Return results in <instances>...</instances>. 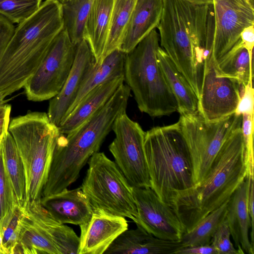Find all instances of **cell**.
<instances>
[{"label":"cell","instance_id":"cell-1","mask_svg":"<svg viewBox=\"0 0 254 254\" xmlns=\"http://www.w3.org/2000/svg\"><path fill=\"white\" fill-rule=\"evenodd\" d=\"M157 28L161 47L198 98L204 61L212 52V5L164 0Z\"/></svg>","mask_w":254,"mask_h":254},{"label":"cell","instance_id":"cell-2","mask_svg":"<svg viewBox=\"0 0 254 254\" xmlns=\"http://www.w3.org/2000/svg\"><path fill=\"white\" fill-rule=\"evenodd\" d=\"M130 96V89L124 83L103 107L76 129L66 135L60 133L43 196L60 192L77 180L90 157L99 152L116 119L126 112Z\"/></svg>","mask_w":254,"mask_h":254},{"label":"cell","instance_id":"cell-3","mask_svg":"<svg viewBox=\"0 0 254 254\" xmlns=\"http://www.w3.org/2000/svg\"><path fill=\"white\" fill-rule=\"evenodd\" d=\"M241 127L225 140L204 178L175 196L172 208L186 232L228 200L249 175Z\"/></svg>","mask_w":254,"mask_h":254},{"label":"cell","instance_id":"cell-4","mask_svg":"<svg viewBox=\"0 0 254 254\" xmlns=\"http://www.w3.org/2000/svg\"><path fill=\"white\" fill-rule=\"evenodd\" d=\"M63 28L58 0H44L33 14L17 24L0 60V92L7 96L23 87Z\"/></svg>","mask_w":254,"mask_h":254},{"label":"cell","instance_id":"cell-5","mask_svg":"<svg viewBox=\"0 0 254 254\" xmlns=\"http://www.w3.org/2000/svg\"><path fill=\"white\" fill-rule=\"evenodd\" d=\"M144 146L151 188L172 207L176 194L194 185L190 156L179 122L145 132Z\"/></svg>","mask_w":254,"mask_h":254},{"label":"cell","instance_id":"cell-6","mask_svg":"<svg viewBox=\"0 0 254 254\" xmlns=\"http://www.w3.org/2000/svg\"><path fill=\"white\" fill-rule=\"evenodd\" d=\"M159 36L152 30L127 54L124 81L133 93L139 110L151 117L177 112L176 99L157 59Z\"/></svg>","mask_w":254,"mask_h":254},{"label":"cell","instance_id":"cell-7","mask_svg":"<svg viewBox=\"0 0 254 254\" xmlns=\"http://www.w3.org/2000/svg\"><path fill=\"white\" fill-rule=\"evenodd\" d=\"M8 130L14 140L24 166L25 205L41 197L60 131L47 114L39 112H29L13 118Z\"/></svg>","mask_w":254,"mask_h":254},{"label":"cell","instance_id":"cell-8","mask_svg":"<svg viewBox=\"0 0 254 254\" xmlns=\"http://www.w3.org/2000/svg\"><path fill=\"white\" fill-rule=\"evenodd\" d=\"M81 186L93 209L136 221L137 210L129 184L115 162L103 152L94 153Z\"/></svg>","mask_w":254,"mask_h":254},{"label":"cell","instance_id":"cell-9","mask_svg":"<svg viewBox=\"0 0 254 254\" xmlns=\"http://www.w3.org/2000/svg\"><path fill=\"white\" fill-rule=\"evenodd\" d=\"M178 122L190 154L194 185L206 176L225 140L242 125V115L234 113L209 122L196 113L180 115Z\"/></svg>","mask_w":254,"mask_h":254},{"label":"cell","instance_id":"cell-10","mask_svg":"<svg viewBox=\"0 0 254 254\" xmlns=\"http://www.w3.org/2000/svg\"><path fill=\"white\" fill-rule=\"evenodd\" d=\"M76 45L72 44L64 28L23 86L29 100L38 102L51 99L60 92L71 70Z\"/></svg>","mask_w":254,"mask_h":254},{"label":"cell","instance_id":"cell-11","mask_svg":"<svg viewBox=\"0 0 254 254\" xmlns=\"http://www.w3.org/2000/svg\"><path fill=\"white\" fill-rule=\"evenodd\" d=\"M115 137L109 146L115 162L132 187L151 188L144 150L145 132L126 112L116 119Z\"/></svg>","mask_w":254,"mask_h":254},{"label":"cell","instance_id":"cell-12","mask_svg":"<svg viewBox=\"0 0 254 254\" xmlns=\"http://www.w3.org/2000/svg\"><path fill=\"white\" fill-rule=\"evenodd\" d=\"M211 57L203 63L197 113L207 122H214L235 113L245 87L236 80L219 75Z\"/></svg>","mask_w":254,"mask_h":254},{"label":"cell","instance_id":"cell-13","mask_svg":"<svg viewBox=\"0 0 254 254\" xmlns=\"http://www.w3.org/2000/svg\"><path fill=\"white\" fill-rule=\"evenodd\" d=\"M214 35L211 57L215 62L240 39L246 27L254 25V0H212Z\"/></svg>","mask_w":254,"mask_h":254},{"label":"cell","instance_id":"cell-14","mask_svg":"<svg viewBox=\"0 0 254 254\" xmlns=\"http://www.w3.org/2000/svg\"><path fill=\"white\" fill-rule=\"evenodd\" d=\"M132 193L137 210L136 225L158 238L180 241L186 230L173 208L151 188L132 187Z\"/></svg>","mask_w":254,"mask_h":254},{"label":"cell","instance_id":"cell-15","mask_svg":"<svg viewBox=\"0 0 254 254\" xmlns=\"http://www.w3.org/2000/svg\"><path fill=\"white\" fill-rule=\"evenodd\" d=\"M96 64L90 45L83 39L76 45L74 61L64 85L49 102L47 115L50 121L57 127L66 118L82 85Z\"/></svg>","mask_w":254,"mask_h":254},{"label":"cell","instance_id":"cell-16","mask_svg":"<svg viewBox=\"0 0 254 254\" xmlns=\"http://www.w3.org/2000/svg\"><path fill=\"white\" fill-rule=\"evenodd\" d=\"M79 227L78 254H103L115 239L128 229V224L124 217L95 209L88 221Z\"/></svg>","mask_w":254,"mask_h":254},{"label":"cell","instance_id":"cell-17","mask_svg":"<svg viewBox=\"0 0 254 254\" xmlns=\"http://www.w3.org/2000/svg\"><path fill=\"white\" fill-rule=\"evenodd\" d=\"M42 206L62 224L81 225L91 217L93 208L81 187L65 189L54 194L41 197Z\"/></svg>","mask_w":254,"mask_h":254},{"label":"cell","instance_id":"cell-18","mask_svg":"<svg viewBox=\"0 0 254 254\" xmlns=\"http://www.w3.org/2000/svg\"><path fill=\"white\" fill-rule=\"evenodd\" d=\"M163 6L164 0H137L118 49L125 53H129L157 28Z\"/></svg>","mask_w":254,"mask_h":254},{"label":"cell","instance_id":"cell-19","mask_svg":"<svg viewBox=\"0 0 254 254\" xmlns=\"http://www.w3.org/2000/svg\"><path fill=\"white\" fill-rule=\"evenodd\" d=\"M182 247L180 241L158 238L137 226L121 234L104 254H175Z\"/></svg>","mask_w":254,"mask_h":254},{"label":"cell","instance_id":"cell-20","mask_svg":"<svg viewBox=\"0 0 254 254\" xmlns=\"http://www.w3.org/2000/svg\"><path fill=\"white\" fill-rule=\"evenodd\" d=\"M26 216L52 240L60 254H78L79 237L74 230L54 218L39 200L26 203Z\"/></svg>","mask_w":254,"mask_h":254},{"label":"cell","instance_id":"cell-21","mask_svg":"<svg viewBox=\"0 0 254 254\" xmlns=\"http://www.w3.org/2000/svg\"><path fill=\"white\" fill-rule=\"evenodd\" d=\"M248 176L229 199L226 219L231 236L239 254H254V247L249 236L251 221L248 212Z\"/></svg>","mask_w":254,"mask_h":254},{"label":"cell","instance_id":"cell-22","mask_svg":"<svg viewBox=\"0 0 254 254\" xmlns=\"http://www.w3.org/2000/svg\"><path fill=\"white\" fill-rule=\"evenodd\" d=\"M124 82L122 75L90 90L58 127L60 133L66 135L76 129L103 107Z\"/></svg>","mask_w":254,"mask_h":254},{"label":"cell","instance_id":"cell-23","mask_svg":"<svg viewBox=\"0 0 254 254\" xmlns=\"http://www.w3.org/2000/svg\"><path fill=\"white\" fill-rule=\"evenodd\" d=\"M113 0H91L84 39L90 45L97 63L100 62L108 39Z\"/></svg>","mask_w":254,"mask_h":254},{"label":"cell","instance_id":"cell-24","mask_svg":"<svg viewBox=\"0 0 254 254\" xmlns=\"http://www.w3.org/2000/svg\"><path fill=\"white\" fill-rule=\"evenodd\" d=\"M157 59L177 101V112L180 115L197 113V96L185 77L160 47L157 50Z\"/></svg>","mask_w":254,"mask_h":254},{"label":"cell","instance_id":"cell-25","mask_svg":"<svg viewBox=\"0 0 254 254\" xmlns=\"http://www.w3.org/2000/svg\"><path fill=\"white\" fill-rule=\"evenodd\" d=\"M252 56L240 39L215 63L216 70L219 75L234 79L245 87L253 80Z\"/></svg>","mask_w":254,"mask_h":254},{"label":"cell","instance_id":"cell-26","mask_svg":"<svg viewBox=\"0 0 254 254\" xmlns=\"http://www.w3.org/2000/svg\"><path fill=\"white\" fill-rule=\"evenodd\" d=\"M126 55L127 53L116 49L97 63L82 85L68 115L92 89L108 80L124 75Z\"/></svg>","mask_w":254,"mask_h":254},{"label":"cell","instance_id":"cell-27","mask_svg":"<svg viewBox=\"0 0 254 254\" xmlns=\"http://www.w3.org/2000/svg\"><path fill=\"white\" fill-rule=\"evenodd\" d=\"M5 167L19 205L26 201L25 176L24 166L14 140L8 131L1 140Z\"/></svg>","mask_w":254,"mask_h":254},{"label":"cell","instance_id":"cell-28","mask_svg":"<svg viewBox=\"0 0 254 254\" xmlns=\"http://www.w3.org/2000/svg\"><path fill=\"white\" fill-rule=\"evenodd\" d=\"M14 254H60L50 238L25 214L21 221L18 244Z\"/></svg>","mask_w":254,"mask_h":254},{"label":"cell","instance_id":"cell-29","mask_svg":"<svg viewBox=\"0 0 254 254\" xmlns=\"http://www.w3.org/2000/svg\"><path fill=\"white\" fill-rule=\"evenodd\" d=\"M91 0H70L62 3L64 28L74 45L84 39Z\"/></svg>","mask_w":254,"mask_h":254},{"label":"cell","instance_id":"cell-30","mask_svg":"<svg viewBox=\"0 0 254 254\" xmlns=\"http://www.w3.org/2000/svg\"><path fill=\"white\" fill-rule=\"evenodd\" d=\"M229 199L208 214L192 229L184 233L180 241L183 247L211 243L214 233L226 218Z\"/></svg>","mask_w":254,"mask_h":254},{"label":"cell","instance_id":"cell-31","mask_svg":"<svg viewBox=\"0 0 254 254\" xmlns=\"http://www.w3.org/2000/svg\"><path fill=\"white\" fill-rule=\"evenodd\" d=\"M136 1L137 0H113L109 35L100 62L105 56L118 48Z\"/></svg>","mask_w":254,"mask_h":254},{"label":"cell","instance_id":"cell-32","mask_svg":"<svg viewBox=\"0 0 254 254\" xmlns=\"http://www.w3.org/2000/svg\"><path fill=\"white\" fill-rule=\"evenodd\" d=\"M24 207L17 205L0 222L3 254H14L18 244Z\"/></svg>","mask_w":254,"mask_h":254},{"label":"cell","instance_id":"cell-33","mask_svg":"<svg viewBox=\"0 0 254 254\" xmlns=\"http://www.w3.org/2000/svg\"><path fill=\"white\" fill-rule=\"evenodd\" d=\"M42 3V0H0V14L19 24L33 14Z\"/></svg>","mask_w":254,"mask_h":254},{"label":"cell","instance_id":"cell-34","mask_svg":"<svg viewBox=\"0 0 254 254\" xmlns=\"http://www.w3.org/2000/svg\"><path fill=\"white\" fill-rule=\"evenodd\" d=\"M17 205L19 204L5 167L1 140L0 142V222Z\"/></svg>","mask_w":254,"mask_h":254},{"label":"cell","instance_id":"cell-35","mask_svg":"<svg viewBox=\"0 0 254 254\" xmlns=\"http://www.w3.org/2000/svg\"><path fill=\"white\" fill-rule=\"evenodd\" d=\"M254 115H242L241 129L244 147V161L250 176H254Z\"/></svg>","mask_w":254,"mask_h":254},{"label":"cell","instance_id":"cell-36","mask_svg":"<svg viewBox=\"0 0 254 254\" xmlns=\"http://www.w3.org/2000/svg\"><path fill=\"white\" fill-rule=\"evenodd\" d=\"M230 236L229 227L225 218L218 226L211 241L210 244L218 254H239L231 242Z\"/></svg>","mask_w":254,"mask_h":254},{"label":"cell","instance_id":"cell-37","mask_svg":"<svg viewBox=\"0 0 254 254\" xmlns=\"http://www.w3.org/2000/svg\"><path fill=\"white\" fill-rule=\"evenodd\" d=\"M235 114L237 115L254 114V90L252 81L249 82L245 86Z\"/></svg>","mask_w":254,"mask_h":254},{"label":"cell","instance_id":"cell-38","mask_svg":"<svg viewBox=\"0 0 254 254\" xmlns=\"http://www.w3.org/2000/svg\"><path fill=\"white\" fill-rule=\"evenodd\" d=\"M14 28L13 23L0 14V60Z\"/></svg>","mask_w":254,"mask_h":254},{"label":"cell","instance_id":"cell-39","mask_svg":"<svg viewBox=\"0 0 254 254\" xmlns=\"http://www.w3.org/2000/svg\"><path fill=\"white\" fill-rule=\"evenodd\" d=\"M248 187L247 193V204L249 214L251 221V231L250 232L251 243L254 247V176L248 175Z\"/></svg>","mask_w":254,"mask_h":254},{"label":"cell","instance_id":"cell-40","mask_svg":"<svg viewBox=\"0 0 254 254\" xmlns=\"http://www.w3.org/2000/svg\"><path fill=\"white\" fill-rule=\"evenodd\" d=\"M175 254H218L216 249L210 244L182 247Z\"/></svg>","mask_w":254,"mask_h":254},{"label":"cell","instance_id":"cell-41","mask_svg":"<svg viewBox=\"0 0 254 254\" xmlns=\"http://www.w3.org/2000/svg\"><path fill=\"white\" fill-rule=\"evenodd\" d=\"M11 106L3 104L0 106V139H1L8 131Z\"/></svg>","mask_w":254,"mask_h":254},{"label":"cell","instance_id":"cell-42","mask_svg":"<svg viewBox=\"0 0 254 254\" xmlns=\"http://www.w3.org/2000/svg\"><path fill=\"white\" fill-rule=\"evenodd\" d=\"M240 39L249 52L253 54L254 46V25L245 27L240 34Z\"/></svg>","mask_w":254,"mask_h":254},{"label":"cell","instance_id":"cell-43","mask_svg":"<svg viewBox=\"0 0 254 254\" xmlns=\"http://www.w3.org/2000/svg\"><path fill=\"white\" fill-rule=\"evenodd\" d=\"M191 2L199 3L212 4V0H187Z\"/></svg>","mask_w":254,"mask_h":254},{"label":"cell","instance_id":"cell-44","mask_svg":"<svg viewBox=\"0 0 254 254\" xmlns=\"http://www.w3.org/2000/svg\"><path fill=\"white\" fill-rule=\"evenodd\" d=\"M6 96L2 92H0V106L5 104L7 100H4Z\"/></svg>","mask_w":254,"mask_h":254},{"label":"cell","instance_id":"cell-45","mask_svg":"<svg viewBox=\"0 0 254 254\" xmlns=\"http://www.w3.org/2000/svg\"><path fill=\"white\" fill-rule=\"evenodd\" d=\"M2 236L1 232H0V254H3L2 249Z\"/></svg>","mask_w":254,"mask_h":254},{"label":"cell","instance_id":"cell-46","mask_svg":"<svg viewBox=\"0 0 254 254\" xmlns=\"http://www.w3.org/2000/svg\"><path fill=\"white\" fill-rule=\"evenodd\" d=\"M61 3L69 1L70 0H58Z\"/></svg>","mask_w":254,"mask_h":254},{"label":"cell","instance_id":"cell-47","mask_svg":"<svg viewBox=\"0 0 254 254\" xmlns=\"http://www.w3.org/2000/svg\"><path fill=\"white\" fill-rule=\"evenodd\" d=\"M1 139H0V142L1 141Z\"/></svg>","mask_w":254,"mask_h":254}]
</instances>
